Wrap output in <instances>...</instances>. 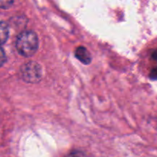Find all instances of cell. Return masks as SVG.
<instances>
[{"instance_id": "5b68a950", "label": "cell", "mask_w": 157, "mask_h": 157, "mask_svg": "<svg viewBox=\"0 0 157 157\" xmlns=\"http://www.w3.org/2000/svg\"><path fill=\"white\" fill-rule=\"evenodd\" d=\"M13 1H4V0H2V1H0V7L4 9H9V8H10L13 5Z\"/></svg>"}, {"instance_id": "6da1fadb", "label": "cell", "mask_w": 157, "mask_h": 157, "mask_svg": "<svg viewBox=\"0 0 157 157\" xmlns=\"http://www.w3.org/2000/svg\"><path fill=\"white\" fill-rule=\"evenodd\" d=\"M39 41L37 34L34 31H22L18 34L15 41L17 52L20 55L29 58L37 52Z\"/></svg>"}, {"instance_id": "7a4b0ae2", "label": "cell", "mask_w": 157, "mask_h": 157, "mask_svg": "<svg viewBox=\"0 0 157 157\" xmlns=\"http://www.w3.org/2000/svg\"><path fill=\"white\" fill-rule=\"evenodd\" d=\"M22 79L29 84H37L42 78V68L36 61H29L20 69Z\"/></svg>"}, {"instance_id": "ba28073f", "label": "cell", "mask_w": 157, "mask_h": 157, "mask_svg": "<svg viewBox=\"0 0 157 157\" xmlns=\"http://www.w3.org/2000/svg\"><path fill=\"white\" fill-rule=\"evenodd\" d=\"M150 78L152 80H157V67H155L151 71L150 75Z\"/></svg>"}, {"instance_id": "3957f363", "label": "cell", "mask_w": 157, "mask_h": 157, "mask_svg": "<svg viewBox=\"0 0 157 157\" xmlns=\"http://www.w3.org/2000/svg\"><path fill=\"white\" fill-rule=\"evenodd\" d=\"M75 57L78 61L84 64H90L91 63L92 58L89 51L84 46H79L75 52Z\"/></svg>"}, {"instance_id": "52a82bcc", "label": "cell", "mask_w": 157, "mask_h": 157, "mask_svg": "<svg viewBox=\"0 0 157 157\" xmlns=\"http://www.w3.org/2000/svg\"><path fill=\"white\" fill-rule=\"evenodd\" d=\"M68 157H87L84 153L80 151H74L69 155Z\"/></svg>"}, {"instance_id": "8992f818", "label": "cell", "mask_w": 157, "mask_h": 157, "mask_svg": "<svg viewBox=\"0 0 157 157\" xmlns=\"http://www.w3.org/2000/svg\"><path fill=\"white\" fill-rule=\"evenodd\" d=\"M6 61V54H5L4 49L2 48H1V52H0V64L1 66H3L4 63Z\"/></svg>"}, {"instance_id": "9c48e42d", "label": "cell", "mask_w": 157, "mask_h": 157, "mask_svg": "<svg viewBox=\"0 0 157 157\" xmlns=\"http://www.w3.org/2000/svg\"><path fill=\"white\" fill-rule=\"evenodd\" d=\"M153 58H154V59H156V60H157V52H154V53L153 54Z\"/></svg>"}, {"instance_id": "277c9868", "label": "cell", "mask_w": 157, "mask_h": 157, "mask_svg": "<svg viewBox=\"0 0 157 157\" xmlns=\"http://www.w3.org/2000/svg\"><path fill=\"white\" fill-rule=\"evenodd\" d=\"M9 35V25L6 22L2 21L0 24V42L2 44H4L8 40Z\"/></svg>"}]
</instances>
